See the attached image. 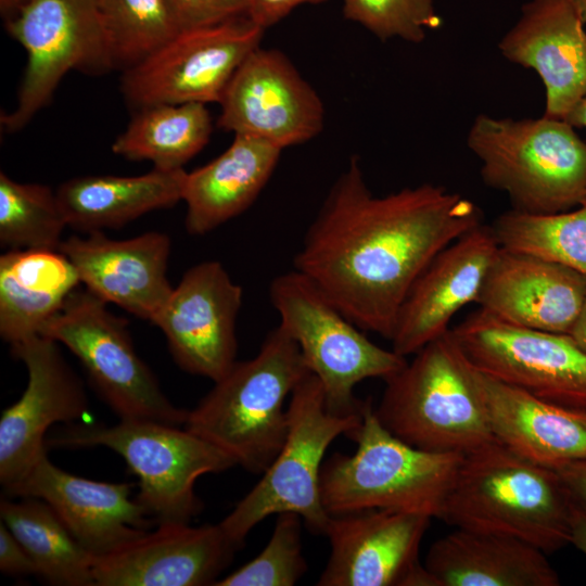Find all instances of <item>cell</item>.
I'll use <instances>...</instances> for the list:
<instances>
[{
  "label": "cell",
  "instance_id": "29",
  "mask_svg": "<svg viewBox=\"0 0 586 586\" xmlns=\"http://www.w3.org/2000/svg\"><path fill=\"white\" fill-rule=\"evenodd\" d=\"M1 521L31 557L37 573L53 585L94 586L93 556L73 536L53 508L36 497L1 499Z\"/></svg>",
  "mask_w": 586,
  "mask_h": 586
},
{
  "label": "cell",
  "instance_id": "25",
  "mask_svg": "<svg viewBox=\"0 0 586 586\" xmlns=\"http://www.w3.org/2000/svg\"><path fill=\"white\" fill-rule=\"evenodd\" d=\"M545 553L515 537L456 527L431 545L424 566L437 586H557Z\"/></svg>",
  "mask_w": 586,
  "mask_h": 586
},
{
  "label": "cell",
  "instance_id": "40",
  "mask_svg": "<svg viewBox=\"0 0 586 586\" xmlns=\"http://www.w3.org/2000/svg\"><path fill=\"white\" fill-rule=\"evenodd\" d=\"M570 544L586 555V506L574 497L570 518Z\"/></svg>",
  "mask_w": 586,
  "mask_h": 586
},
{
  "label": "cell",
  "instance_id": "21",
  "mask_svg": "<svg viewBox=\"0 0 586 586\" xmlns=\"http://www.w3.org/2000/svg\"><path fill=\"white\" fill-rule=\"evenodd\" d=\"M59 250L87 290L140 319L152 322L173 291L167 279L170 239L165 233L114 240L92 231L68 237Z\"/></svg>",
  "mask_w": 586,
  "mask_h": 586
},
{
  "label": "cell",
  "instance_id": "15",
  "mask_svg": "<svg viewBox=\"0 0 586 586\" xmlns=\"http://www.w3.org/2000/svg\"><path fill=\"white\" fill-rule=\"evenodd\" d=\"M219 104L220 128L281 150L313 139L323 127L319 95L276 49H255L234 73Z\"/></svg>",
  "mask_w": 586,
  "mask_h": 586
},
{
  "label": "cell",
  "instance_id": "28",
  "mask_svg": "<svg viewBox=\"0 0 586 586\" xmlns=\"http://www.w3.org/2000/svg\"><path fill=\"white\" fill-rule=\"evenodd\" d=\"M187 171L155 168L144 175L84 176L63 182L56 195L67 226L87 233L118 228L183 198Z\"/></svg>",
  "mask_w": 586,
  "mask_h": 586
},
{
  "label": "cell",
  "instance_id": "18",
  "mask_svg": "<svg viewBox=\"0 0 586 586\" xmlns=\"http://www.w3.org/2000/svg\"><path fill=\"white\" fill-rule=\"evenodd\" d=\"M499 250L493 227L482 222L441 251L402 304L390 340L392 349L407 357L449 331L453 317L477 303Z\"/></svg>",
  "mask_w": 586,
  "mask_h": 586
},
{
  "label": "cell",
  "instance_id": "39",
  "mask_svg": "<svg viewBox=\"0 0 586 586\" xmlns=\"http://www.w3.org/2000/svg\"><path fill=\"white\" fill-rule=\"evenodd\" d=\"M555 470L573 497L586 506V458L562 463Z\"/></svg>",
  "mask_w": 586,
  "mask_h": 586
},
{
  "label": "cell",
  "instance_id": "30",
  "mask_svg": "<svg viewBox=\"0 0 586 586\" xmlns=\"http://www.w3.org/2000/svg\"><path fill=\"white\" fill-rule=\"evenodd\" d=\"M212 129L203 103L145 106L137 110L112 151L128 160L150 161L155 168H183L206 145Z\"/></svg>",
  "mask_w": 586,
  "mask_h": 586
},
{
  "label": "cell",
  "instance_id": "1",
  "mask_svg": "<svg viewBox=\"0 0 586 586\" xmlns=\"http://www.w3.org/2000/svg\"><path fill=\"white\" fill-rule=\"evenodd\" d=\"M480 224L479 206L442 186L373 195L353 157L306 231L294 269L361 330L391 340L418 277Z\"/></svg>",
  "mask_w": 586,
  "mask_h": 586
},
{
  "label": "cell",
  "instance_id": "42",
  "mask_svg": "<svg viewBox=\"0 0 586 586\" xmlns=\"http://www.w3.org/2000/svg\"><path fill=\"white\" fill-rule=\"evenodd\" d=\"M564 120H566L574 128H586V97L573 107ZM583 203H586V198L584 199Z\"/></svg>",
  "mask_w": 586,
  "mask_h": 586
},
{
  "label": "cell",
  "instance_id": "14",
  "mask_svg": "<svg viewBox=\"0 0 586 586\" xmlns=\"http://www.w3.org/2000/svg\"><path fill=\"white\" fill-rule=\"evenodd\" d=\"M432 518L372 509L330 515L331 551L319 586H437L419 560Z\"/></svg>",
  "mask_w": 586,
  "mask_h": 586
},
{
  "label": "cell",
  "instance_id": "33",
  "mask_svg": "<svg viewBox=\"0 0 586 586\" xmlns=\"http://www.w3.org/2000/svg\"><path fill=\"white\" fill-rule=\"evenodd\" d=\"M113 68L127 71L181 33L167 0H102Z\"/></svg>",
  "mask_w": 586,
  "mask_h": 586
},
{
  "label": "cell",
  "instance_id": "24",
  "mask_svg": "<svg viewBox=\"0 0 586 586\" xmlns=\"http://www.w3.org/2000/svg\"><path fill=\"white\" fill-rule=\"evenodd\" d=\"M480 382L496 441L551 469L586 458V411L544 400L481 371Z\"/></svg>",
  "mask_w": 586,
  "mask_h": 586
},
{
  "label": "cell",
  "instance_id": "27",
  "mask_svg": "<svg viewBox=\"0 0 586 586\" xmlns=\"http://www.w3.org/2000/svg\"><path fill=\"white\" fill-rule=\"evenodd\" d=\"M81 283L60 250L11 249L0 256V334L10 345L39 335Z\"/></svg>",
  "mask_w": 586,
  "mask_h": 586
},
{
  "label": "cell",
  "instance_id": "6",
  "mask_svg": "<svg viewBox=\"0 0 586 586\" xmlns=\"http://www.w3.org/2000/svg\"><path fill=\"white\" fill-rule=\"evenodd\" d=\"M467 145L485 184L504 192L513 211L551 215L586 198V142L566 120L477 115Z\"/></svg>",
  "mask_w": 586,
  "mask_h": 586
},
{
  "label": "cell",
  "instance_id": "44",
  "mask_svg": "<svg viewBox=\"0 0 586 586\" xmlns=\"http://www.w3.org/2000/svg\"><path fill=\"white\" fill-rule=\"evenodd\" d=\"M571 2L577 10L583 22L586 24V0H571Z\"/></svg>",
  "mask_w": 586,
  "mask_h": 586
},
{
  "label": "cell",
  "instance_id": "12",
  "mask_svg": "<svg viewBox=\"0 0 586 586\" xmlns=\"http://www.w3.org/2000/svg\"><path fill=\"white\" fill-rule=\"evenodd\" d=\"M451 332L481 372L544 400L586 411V351L570 334L509 324L480 308Z\"/></svg>",
  "mask_w": 586,
  "mask_h": 586
},
{
  "label": "cell",
  "instance_id": "10",
  "mask_svg": "<svg viewBox=\"0 0 586 586\" xmlns=\"http://www.w3.org/2000/svg\"><path fill=\"white\" fill-rule=\"evenodd\" d=\"M40 335L65 345L80 361L102 399L122 420L184 425L188 412L162 391L137 354L127 321L86 288L76 289Z\"/></svg>",
  "mask_w": 586,
  "mask_h": 586
},
{
  "label": "cell",
  "instance_id": "23",
  "mask_svg": "<svg viewBox=\"0 0 586 586\" xmlns=\"http://www.w3.org/2000/svg\"><path fill=\"white\" fill-rule=\"evenodd\" d=\"M586 302V277L557 262L500 250L479 308L509 324L569 334Z\"/></svg>",
  "mask_w": 586,
  "mask_h": 586
},
{
  "label": "cell",
  "instance_id": "35",
  "mask_svg": "<svg viewBox=\"0 0 586 586\" xmlns=\"http://www.w3.org/2000/svg\"><path fill=\"white\" fill-rule=\"evenodd\" d=\"M343 13L381 40L418 43L442 25L433 0H343Z\"/></svg>",
  "mask_w": 586,
  "mask_h": 586
},
{
  "label": "cell",
  "instance_id": "22",
  "mask_svg": "<svg viewBox=\"0 0 586 586\" xmlns=\"http://www.w3.org/2000/svg\"><path fill=\"white\" fill-rule=\"evenodd\" d=\"M584 26L571 0H530L498 43L504 58L538 74L548 117L565 119L586 97Z\"/></svg>",
  "mask_w": 586,
  "mask_h": 586
},
{
  "label": "cell",
  "instance_id": "11",
  "mask_svg": "<svg viewBox=\"0 0 586 586\" xmlns=\"http://www.w3.org/2000/svg\"><path fill=\"white\" fill-rule=\"evenodd\" d=\"M5 28L27 52L17 105L1 117L9 131L22 129L47 105L69 71L113 68L102 0H28Z\"/></svg>",
  "mask_w": 586,
  "mask_h": 586
},
{
  "label": "cell",
  "instance_id": "41",
  "mask_svg": "<svg viewBox=\"0 0 586 586\" xmlns=\"http://www.w3.org/2000/svg\"><path fill=\"white\" fill-rule=\"evenodd\" d=\"M569 334L583 349L586 351V302Z\"/></svg>",
  "mask_w": 586,
  "mask_h": 586
},
{
  "label": "cell",
  "instance_id": "36",
  "mask_svg": "<svg viewBox=\"0 0 586 586\" xmlns=\"http://www.w3.org/2000/svg\"><path fill=\"white\" fill-rule=\"evenodd\" d=\"M181 31L249 16L250 0H167Z\"/></svg>",
  "mask_w": 586,
  "mask_h": 586
},
{
  "label": "cell",
  "instance_id": "2",
  "mask_svg": "<svg viewBox=\"0 0 586 586\" xmlns=\"http://www.w3.org/2000/svg\"><path fill=\"white\" fill-rule=\"evenodd\" d=\"M572 502L555 469L494 440L464 455L440 519L515 537L547 553L570 544Z\"/></svg>",
  "mask_w": 586,
  "mask_h": 586
},
{
  "label": "cell",
  "instance_id": "20",
  "mask_svg": "<svg viewBox=\"0 0 586 586\" xmlns=\"http://www.w3.org/2000/svg\"><path fill=\"white\" fill-rule=\"evenodd\" d=\"M5 492L48 502L93 558L139 538L150 525L146 509L131 499L129 484L71 474L54 466L47 450L24 477Z\"/></svg>",
  "mask_w": 586,
  "mask_h": 586
},
{
  "label": "cell",
  "instance_id": "8",
  "mask_svg": "<svg viewBox=\"0 0 586 586\" xmlns=\"http://www.w3.org/2000/svg\"><path fill=\"white\" fill-rule=\"evenodd\" d=\"M50 444L104 446L122 456L139 479L136 499L158 524L190 523L203 509L194 491L196 480L237 466L232 457L184 426L150 420L71 425Z\"/></svg>",
  "mask_w": 586,
  "mask_h": 586
},
{
  "label": "cell",
  "instance_id": "7",
  "mask_svg": "<svg viewBox=\"0 0 586 586\" xmlns=\"http://www.w3.org/2000/svg\"><path fill=\"white\" fill-rule=\"evenodd\" d=\"M361 410L347 416L330 412L322 385L311 372L297 384L288 404L289 429L282 448L257 484L219 522L238 548L265 518L285 511L300 514L310 532L324 535L330 515L320 494L323 457L337 436L360 424Z\"/></svg>",
  "mask_w": 586,
  "mask_h": 586
},
{
  "label": "cell",
  "instance_id": "13",
  "mask_svg": "<svg viewBox=\"0 0 586 586\" xmlns=\"http://www.w3.org/2000/svg\"><path fill=\"white\" fill-rule=\"evenodd\" d=\"M265 29L249 16L184 30L138 65L124 71L122 91L139 110L157 104L219 103Z\"/></svg>",
  "mask_w": 586,
  "mask_h": 586
},
{
  "label": "cell",
  "instance_id": "16",
  "mask_svg": "<svg viewBox=\"0 0 586 586\" xmlns=\"http://www.w3.org/2000/svg\"><path fill=\"white\" fill-rule=\"evenodd\" d=\"M11 352L24 362L28 381L20 399L0 418V481L5 491L47 450L44 434L51 425L74 422L88 411L82 382L58 342L39 334L12 344Z\"/></svg>",
  "mask_w": 586,
  "mask_h": 586
},
{
  "label": "cell",
  "instance_id": "34",
  "mask_svg": "<svg viewBox=\"0 0 586 586\" xmlns=\"http://www.w3.org/2000/svg\"><path fill=\"white\" fill-rule=\"evenodd\" d=\"M302 517L292 511L277 514L272 534L265 548L234 572L219 578L215 586H293L306 573L302 546Z\"/></svg>",
  "mask_w": 586,
  "mask_h": 586
},
{
  "label": "cell",
  "instance_id": "9",
  "mask_svg": "<svg viewBox=\"0 0 586 586\" xmlns=\"http://www.w3.org/2000/svg\"><path fill=\"white\" fill-rule=\"evenodd\" d=\"M269 296L279 326L296 342L306 367L322 385L327 409L334 415L359 412L364 400L355 396V386L371 378L385 381L407 364L406 357L370 341L295 269L275 277Z\"/></svg>",
  "mask_w": 586,
  "mask_h": 586
},
{
  "label": "cell",
  "instance_id": "32",
  "mask_svg": "<svg viewBox=\"0 0 586 586\" xmlns=\"http://www.w3.org/2000/svg\"><path fill=\"white\" fill-rule=\"evenodd\" d=\"M67 226L56 192L0 173V243L10 249L59 250Z\"/></svg>",
  "mask_w": 586,
  "mask_h": 586
},
{
  "label": "cell",
  "instance_id": "31",
  "mask_svg": "<svg viewBox=\"0 0 586 586\" xmlns=\"http://www.w3.org/2000/svg\"><path fill=\"white\" fill-rule=\"evenodd\" d=\"M492 227L501 247L557 262L586 277V203L551 215L510 209Z\"/></svg>",
  "mask_w": 586,
  "mask_h": 586
},
{
  "label": "cell",
  "instance_id": "5",
  "mask_svg": "<svg viewBox=\"0 0 586 586\" xmlns=\"http://www.w3.org/2000/svg\"><path fill=\"white\" fill-rule=\"evenodd\" d=\"M347 436L357 444L355 453L332 455L320 472L329 515L390 509L440 519L464 454L408 445L381 424L370 398Z\"/></svg>",
  "mask_w": 586,
  "mask_h": 586
},
{
  "label": "cell",
  "instance_id": "38",
  "mask_svg": "<svg viewBox=\"0 0 586 586\" xmlns=\"http://www.w3.org/2000/svg\"><path fill=\"white\" fill-rule=\"evenodd\" d=\"M327 0H250L249 17L266 30L284 18L296 7Z\"/></svg>",
  "mask_w": 586,
  "mask_h": 586
},
{
  "label": "cell",
  "instance_id": "17",
  "mask_svg": "<svg viewBox=\"0 0 586 586\" xmlns=\"http://www.w3.org/2000/svg\"><path fill=\"white\" fill-rule=\"evenodd\" d=\"M242 298L241 285L219 262H203L187 270L152 323L182 370L215 382L237 361Z\"/></svg>",
  "mask_w": 586,
  "mask_h": 586
},
{
  "label": "cell",
  "instance_id": "4",
  "mask_svg": "<svg viewBox=\"0 0 586 586\" xmlns=\"http://www.w3.org/2000/svg\"><path fill=\"white\" fill-rule=\"evenodd\" d=\"M394 375L374 412L394 436L419 449L468 454L495 440L480 371L451 329L423 346Z\"/></svg>",
  "mask_w": 586,
  "mask_h": 586
},
{
  "label": "cell",
  "instance_id": "3",
  "mask_svg": "<svg viewBox=\"0 0 586 586\" xmlns=\"http://www.w3.org/2000/svg\"><path fill=\"white\" fill-rule=\"evenodd\" d=\"M310 371L296 342L278 324L259 352L231 369L188 412L184 428L253 473H264L289 429L284 403Z\"/></svg>",
  "mask_w": 586,
  "mask_h": 586
},
{
  "label": "cell",
  "instance_id": "37",
  "mask_svg": "<svg viewBox=\"0 0 586 586\" xmlns=\"http://www.w3.org/2000/svg\"><path fill=\"white\" fill-rule=\"evenodd\" d=\"M0 570L13 576L38 575L31 557L2 521L0 522Z\"/></svg>",
  "mask_w": 586,
  "mask_h": 586
},
{
  "label": "cell",
  "instance_id": "19",
  "mask_svg": "<svg viewBox=\"0 0 586 586\" xmlns=\"http://www.w3.org/2000/svg\"><path fill=\"white\" fill-rule=\"evenodd\" d=\"M238 549L219 523H163L93 558V581L97 586L214 585Z\"/></svg>",
  "mask_w": 586,
  "mask_h": 586
},
{
  "label": "cell",
  "instance_id": "26",
  "mask_svg": "<svg viewBox=\"0 0 586 586\" xmlns=\"http://www.w3.org/2000/svg\"><path fill=\"white\" fill-rule=\"evenodd\" d=\"M281 151L263 139L234 135L219 156L187 173V231L205 234L247 209L271 177Z\"/></svg>",
  "mask_w": 586,
  "mask_h": 586
},
{
  "label": "cell",
  "instance_id": "43",
  "mask_svg": "<svg viewBox=\"0 0 586 586\" xmlns=\"http://www.w3.org/2000/svg\"><path fill=\"white\" fill-rule=\"evenodd\" d=\"M27 2L28 0H0V11L4 21L15 16Z\"/></svg>",
  "mask_w": 586,
  "mask_h": 586
}]
</instances>
